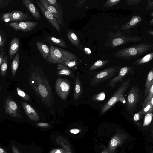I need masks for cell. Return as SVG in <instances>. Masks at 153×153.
Masks as SVG:
<instances>
[{
	"label": "cell",
	"instance_id": "cell-1",
	"mask_svg": "<svg viewBox=\"0 0 153 153\" xmlns=\"http://www.w3.org/2000/svg\"><path fill=\"white\" fill-rule=\"evenodd\" d=\"M28 71L29 85L43 104L52 107L54 105L55 98L48 78L40 67L31 63Z\"/></svg>",
	"mask_w": 153,
	"mask_h": 153
},
{
	"label": "cell",
	"instance_id": "cell-2",
	"mask_svg": "<svg viewBox=\"0 0 153 153\" xmlns=\"http://www.w3.org/2000/svg\"><path fill=\"white\" fill-rule=\"evenodd\" d=\"M153 49L152 43H143L120 50L114 52L113 55L116 58L130 60L145 53Z\"/></svg>",
	"mask_w": 153,
	"mask_h": 153
},
{
	"label": "cell",
	"instance_id": "cell-3",
	"mask_svg": "<svg viewBox=\"0 0 153 153\" xmlns=\"http://www.w3.org/2000/svg\"><path fill=\"white\" fill-rule=\"evenodd\" d=\"M106 35L108 36L107 39L105 43V45L111 49L128 42H138L144 40L139 36L121 32L120 30L114 32L109 31Z\"/></svg>",
	"mask_w": 153,
	"mask_h": 153
},
{
	"label": "cell",
	"instance_id": "cell-4",
	"mask_svg": "<svg viewBox=\"0 0 153 153\" xmlns=\"http://www.w3.org/2000/svg\"><path fill=\"white\" fill-rule=\"evenodd\" d=\"M131 84V79L128 78L119 86L116 91L102 106L100 114L103 115L112 108L118 101L122 99L129 88Z\"/></svg>",
	"mask_w": 153,
	"mask_h": 153
},
{
	"label": "cell",
	"instance_id": "cell-5",
	"mask_svg": "<svg viewBox=\"0 0 153 153\" xmlns=\"http://www.w3.org/2000/svg\"><path fill=\"white\" fill-rule=\"evenodd\" d=\"M50 53L48 61L52 63H59L71 60H78L76 56L71 52L56 47L50 46Z\"/></svg>",
	"mask_w": 153,
	"mask_h": 153
},
{
	"label": "cell",
	"instance_id": "cell-6",
	"mask_svg": "<svg viewBox=\"0 0 153 153\" xmlns=\"http://www.w3.org/2000/svg\"><path fill=\"white\" fill-rule=\"evenodd\" d=\"M143 92L137 85L132 86L126 98V107L129 114L132 116L137 111V105L142 100Z\"/></svg>",
	"mask_w": 153,
	"mask_h": 153
},
{
	"label": "cell",
	"instance_id": "cell-7",
	"mask_svg": "<svg viewBox=\"0 0 153 153\" xmlns=\"http://www.w3.org/2000/svg\"><path fill=\"white\" fill-rule=\"evenodd\" d=\"M120 68L118 66L109 67L104 70L95 72V75L90 80L91 87L98 86L102 82L113 78Z\"/></svg>",
	"mask_w": 153,
	"mask_h": 153
},
{
	"label": "cell",
	"instance_id": "cell-8",
	"mask_svg": "<svg viewBox=\"0 0 153 153\" xmlns=\"http://www.w3.org/2000/svg\"><path fill=\"white\" fill-rule=\"evenodd\" d=\"M134 69V67L130 66L120 67L117 75L109 81L106 85L111 86L112 88H114L117 84L123 81L127 77L128 78L129 76L134 75L135 73Z\"/></svg>",
	"mask_w": 153,
	"mask_h": 153
},
{
	"label": "cell",
	"instance_id": "cell-9",
	"mask_svg": "<svg viewBox=\"0 0 153 153\" xmlns=\"http://www.w3.org/2000/svg\"><path fill=\"white\" fill-rule=\"evenodd\" d=\"M71 83L67 79L58 77L55 85L56 91L61 98L66 100L71 90Z\"/></svg>",
	"mask_w": 153,
	"mask_h": 153
},
{
	"label": "cell",
	"instance_id": "cell-10",
	"mask_svg": "<svg viewBox=\"0 0 153 153\" xmlns=\"http://www.w3.org/2000/svg\"><path fill=\"white\" fill-rule=\"evenodd\" d=\"M4 109L6 113L11 116L21 118L22 116L17 104L10 96H7L6 99Z\"/></svg>",
	"mask_w": 153,
	"mask_h": 153
},
{
	"label": "cell",
	"instance_id": "cell-11",
	"mask_svg": "<svg viewBox=\"0 0 153 153\" xmlns=\"http://www.w3.org/2000/svg\"><path fill=\"white\" fill-rule=\"evenodd\" d=\"M38 22L35 21L13 22L9 26L16 30H20L23 32L30 31L37 25Z\"/></svg>",
	"mask_w": 153,
	"mask_h": 153
},
{
	"label": "cell",
	"instance_id": "cell-12",
	"mask_svg": "<svg viewBox=\"0 0 153 153\" xmlns=\"http://www.w3.org/2000/svg\"><path fill=\"white\" fill-rule=\"evenodd\" d=\"M41 4L47 10L51 13L56 18L62 27L64 25L62 9L56 8L47 3L44 0L39 1Z\"/></svg>",
	"mask_w": 153,
	"mask_h": 153
},
{
	"label": "cell",
	"instance_id": "cell-13",
	"mask_svg": "<svg viewBox=\"0 0 153 153\" xmlns=\"http://www.w3.org/2000/svg\"><path fill=\"white\" fill-rule=\"evenodd\" d=\"M36 2L44 16L48 20L51 24L56 30L59 32H60L61 29L60 25L53 15L45 9L41 4L39 1L37 0H36Z\"/></svg>",
	"mask_w": 153,
	"mask_h": 153
},
{
	"label": "cell",
	"instance_id": "cell-14",
	"mask_svg": "<svg viewBox=\"0 0 153 153\" xmlns=\"http://www.w3.org/2000/svg\"><path fill=\"white\" fill-rule=\"evenodd\" d=\"M22 107L26 114L31 120L34 121H38L40 117L38 113L30 104L24 102H21Z\"/></svg>",
	"mask_w": 153,
	"mask_h": 153
},
{
	"label": "cell",
	"instance_id": "cell-15",
	"mask_svg": "<svg viewBox=\"0 0 153 153\" xmlns=\"http://www.w3.org/2000/svg\"><path fill=\"white\" fill-rule=\"evenodd\" d=\"M24 5L36 20H41V16L38 8L31 0H22Z\"/></svg>",
	"mask_w": 153,
	"mask_h": 153
},
{
	"label": "cell",
	"instance_id": "cell-16",
	"mask_svg": "<svg viewBox=\"0 0 153 153\" xmlns=\"http://www.w3.org/2000/svg\"><path fill=\"white\" fill-rule=\"evenodd\" d=\"M56 73L58 76H68L72 78L75 80L76 77L72 70L62 63H58L57 66Z\"/></svg>",
	"mask_w": 153,
	"mask_h": 153
},
{
	"label": "cell",
	"instance_id": "cell-17",
	"mask_svg": "<svg viewBox=\"0 0 153 153\" xmlns=\"http://www.w3.org/2000/svg\"><path fill=\"white\" fill-rule=\"evenodd\" d=\"M75 80L73 98L74 101H76L81 97L83 93V88L79 72L77 73Z\"/></svg>",
	"mask_w": 153,
	"mask_h": 153
},
{
	"label": "cell",
	"instance_id": "cell-18",
	"mask_svg": "<svg viewBox=\"0 0 153 153\" xmlns=\"http://www.w3.org/2000/svg\"><path fill=\"white\" fill-rule=\"evenodd\" d=\"M142 20V18L140 16H133L128 22L122 25L121 29L122 30L130 29L137 26Z\"/></svg>",
	"mask_w": 153,
	"mask_h": 153
},
{
	"label": "cell",
	"instance_id": "cell-19",
	"mask_svg": "<svg viewBox=\"0 0 153 153\" xmlns=\"http://www.w3.org/2000/svg\"><path fill=\"white\" fill-rule=\"evenodd\" d=\"M10 12L11 22L24 20L30 17L28 14L20 10L13 11Z\"/></svg>",
	"mask_w": 153,
	"mask_h": 153
},
{
	"label": "cell",
	"instance_id": "cell-20",
	"mask_svg": "<svg viewBox=\"0 0 153 153\" xmlns=\"http://www.w3.org/2000/svg\"><path fill=\"white\" fill-rule=\"evenodd\" d=\"M153 111V97L145 99L140 111L142 114L146 115L152 113Z\"/></svg>",
	"mask_w": 153,
	"mask_h": 153
},
{
	"label": "cell",
	"instance_id": "cell-21",
	"mask_svg": "<svg viewBox=\"0 0 153 153\" xmlns=\"http://www.w3.org/2000/svg\"><path fill=\"white\" fill-rule=\"evenodd\" d=\"M37 49L43 57L48 61L50 53V48L47 45L41 41L36 42Z\"/></svg>",
	"mask_w": 153,
	"mask_h": 153
},
{
	"label": "cell",
	"instance_id": "cell-22",
	"mask_svg": "<svg viewBox=\"0 0 153 153\" xmlns=\"http://www.w3.org/2000/svg\"><path fill=\"white\" fill-rule=\"evenodd\" d=\"M19 44V40L18 38L14 37L11 41L9 50V56L10 59H12L17 53Z\"/></svg>",
	"mask_w": 153,
	"mask_h": 153
},
{
	"label": "cell",
	"instance_id": "cell-23",
	"mask_svg": "<svg viewBox=\"0 0 153 153\" xmlns=\"http://www.w3.org/2000/svg\"><path fill=\"white\" fill-rule=\"evenodd\" d=\"M67 36L69 41L73 45L82 49L83 46L80 44L78 36L74 31H69L67 33Z\"/></svg>",
	"mask_w": 153,
	"mask_h": 153
},
{
	"label": "cell",
	"instance_id": "cell-24",
	"mask_svg": "<svg viewBox=\"0 0 153 153\" xmlns=\"http://www.w3.org/2000/svg\"><path fill=\"white\" fill-rule=\"evenodd\" d=\"M45 39L46 42L51 43L63 48H67L66 44L62 39L48 36Z\"/></svg>",
	"mask_w": 153,
	"mask_h": 153
},
{
	"label": "cell",
	"instance_id": "cell-25",
	"mask_svg": "<svg viewBox=\"0 0 153 153\" xmlns=\"http://www.w3.org/2000/svg\"><path fill=\"white\" fill-rule=\"evenodd\" d=\"M20 61V54L19 52H17L13 60L11 65V72L13 76H14L18 68Z\"/></svg>",
	"mask_w": 153,
	"mask_h": 153
},
{
	"label": "cell",
	"instance_id": "cell-26",
	"mask_svg": "<svg viewBox=\"0 0 153 153\" xmlns=\"http://www.w3.org/2000/svg\"><path fill=\"white\" fill-rule=\"evenodd\" d=\"M153 58V53L152 52L143 57L136 59L134 62V65L137 66L143 65L151 60Z\"/></svg>",
	"mask_w": 153,
	"mask_h": 153
},
{
	"label": "cell",
	"instance_id": "cell-27",
	"mask_svg": "<svg viewBox=\"0 0 153 153\" xmlns=\"http://www.w3.org/2000/svg\"><path fill=\"white\" fill-rule=\"evenodd\" d=\"M57 143L61 146L65 151V153H72L69 144L64 138L59 137L56 139Z\"/></svg>",
	"mask_w": 153,
	"mask_h": 153
},
{
	"label": "cell",
	"instance_id": "cell-28",
	"mask_svg": "<svg viewBox=\"0 0 153 153\" xmlns=\"http://www.w3.org/2000/svg\"><path fill=\"white\" fill-rule=\"evenodd\" d=\"M109 62V61L108 60H98L89 67V70L91 71L100 68L104 66Z\"/></svg>",
	"mask_w": 153,
	"mask_h": 153
},
{
	"label": "cell",
	"instance_id": "cell-29",
	"mask_svg": "<svg viewBox=\"0 0 153 153\" xmlns=\"http://www.w3.org/2000/svg\"><path fill=\"white\" fill-rule=\"evenodd\" d=\"M8 58L7 56H4L0 67V74L2 76H5L7 74L8 68Z\"/></svg>",
	"mask_w": 153,
	"mask_h": 153
},
{
	"label": "cell",
	"instance_id": "cell-30",
	"mask_svg": "<svg viewBox=\"0 0 153 153\" xmlns=\"http://www.w3.org/2000/svg\"><path fill=\"white\" fill-rule=\"evenodd\" d=\"M61 63L69 68L75 72L77 69V67L79 64V62L78 61V60H71Z\"/></svg>",
	"mask_w": 153,
	"mask_h": 153
},
{
	"label": "cell",
	"instance_id": "cell-31",
	"mask_svg": "<svg viewBox=\"0 0 153 153\" xmlns=\"http://www.w3.org/2000/svg\"><path fill=\"white\" fill-rule=\"evenodd\" d=\"M152 84H153V68L148 74L144 86L145 88L144 91L148 90Z\"/></svg>",
	"mask_w": 153,
	"mask_h": 153
},
{
	"label": "cell",
	"instance_id": "cell-32",
	"mask_svg": "<svg viewBox=\"0 0 153 153\" xmlns=\"http://www.w3.org/2000/svg\"><path fill=\"white\" fill-rule=\"evenodd\" d=\"M105 97V92L102 91L94 95L92 97V99L94 101L98 102L104 100Z\"/></svg>",
	"mask_w": 153,
	"mask_h": 153
},
{
	"label": "cell",
	"instance_id": "cell-33",
	"mask_svg": "<svg viewBox=\"0 0 153 153\" xmlns=\"http://www.w3.org/2000/svg\"><path fill=\"white\" fill-rule=\"evenodd\" d=\"M16 90L18 95L26 101H29L30 100V98L29 95L22 91L19 88H16Z\"/></svg>",
	"mask_w": 153,
	"mask_h": 153
},
{
	"label": "cell",
	"instance_id": "cell-34",
	"mask_svg": "<svg viewBox=\"0 0 153 153\" xmlns=\"http://www.w3.org/2000/svg\"><path fill=\"white\" fill-rule=\"evenodd\" d=\"M121 1V0H108L105 2L103 6L107 8L111 7L116 5Z\"/></svg>",
	"mask_w": 153,
	"mask_h": 153
},
{
	"label": "cell",
	"instance_id": "cell-35",
	"mask_svg": "<svg viewBox=\"0 0 153 153\" xmlns=\"http://www.w3.org/2000/svg\"><path fill=\"white\" fill-rule=\"evenodd\" d=\"M48 4L58 9H62L61 5L56 0H44Z\"/></svg>",
	"mask_w": 153,
	"mask_h": 153
},
{
	"label": "cell",
	"instance_id": "cell-36",
	"mask_svg": "<svg viewBox=\"0 0 153 153\" xmlns=\"http://www.w3.org/2000/svg\"><path fill=\"white\" fill-rule=\"evenodd\" d=\"M145 99H150L153 97V84L147 90L144 91Z\"/></svg>",
	"mask_w": 153,
	"mask_h": 153
},
{
	"label": "cell",
	"instance_id": "cell-37",
	"mask_svg": "<svg viewBox=\"0 0 153 153\" xmlns=\"http://www.w3.org/2000/svg\"><path fill=\"white\" fill-rule=\"evenodd\" d=\"M6 36L2 31L0 30V48H3L6 42Z\"/></svg>",
	"mask_w": 153,
	"mask_h": 153
},
{
	"label": "cell",
	"instance_id": "cell-38",
	"mask_svg": "<svg viewBox=\"0 0 153 153\" xmlns=\"http://www.w3.org/2000/svg\"><path fill=\"white\" fill-rule=\"evenodd\" d=\"M152 113L145 115L143 126H147L151 122L152 117Z\"/></svg>",
	"mask_w": 153,
	"mask_h": 153
},
{
	"label": "cell",
	"instance_id": "cell-39",
	"mask_svg": "<svg viewBox=\"0 0 153 153\" xmlns=\"http://www.w3.org/2000/svg\"><path fill=\"white\" fill-rule=\"evenodd\" d=\"M12 0H0V8H4L11 3Z\"/></svg>",
	"mask_w": 153,
	"mask_h": 153
},
{
	"label": "cell",
	"instance_id": "cell-40",
	"mask_svg": "<svg viewBox=\"0 0 153 153\" xmlns=\"http://www.w3.org/2000/svg\"><path fill=\"white\" fill-rule=\"evenodd\" d=\"M1 18L5 22L8 23L11 22L10 12L3 14L1 17Z\"/></svg>",
	"mask_w": 153,
	"mask_h": 153
},
{
	"label": "cell",
	"instance_id": "cell-41",
	"mask_svg": "<svg viewBox=\"0 0 153 153\" xmlns=\"http://www.w3.org/2000/svg\"><path fill=\"white\" fill-rule=\"evenodd\" d=\"M141 1V0H128L126 1V2L128 5L133 6L138 4Z\"/></svg>",
	"mask_w": 153,
	"mask_h": 153
},
{
	"label": "cell",
	"instance_id": "cell-42",
	"mask_svg": "<svg viewBox=\"0 0 153 153\" xmlns=\"http://www.w3.org/2000/svg\"><path fill=\"white\" fill-rule=\"evenodd\" d=\"M49 153H65L64 149L56 148L51 150Z\"/></svg>",
	"mask_w": 153,
	"mask_h": 153
},
{
	"label": "cell",
	"instance_id": "cell-43",
	"mask_svg": "<svg viewBox=\"0 0 153 153\" xmlns=\"http://www.w3.org/2000/svg\"><path fill=\"white\" fill-rule=\"evenodd\" d=\"M153 9V0H148L147 3L145 8L146 10H149Z\"/></svg>",
	"mask_w": 153,
	"mask_h": 153
},
{
	"label": "cell",
	"instance_id": "cell-44",
	"mask_svg": "<svg viewBox=\"0 0 153 153\" xmlns=\"http://www.w3.org/2000/svg\"><path fill=\"white\" fill-rule=\"evenodd\" d=\"M4 54V50L2 48H0V67L2 63Z\"/></svg>",
	"mask_w": 153,
	"mask_h": 153
},
{
	"label": "cell",
	"instance_id": "cell-45",
	"mask_svg": "<svg viewBox=\"0 0 153 153\" xmlns=\"http://www.w3.org/2000/svg\"><path fill=\"white\" fill-rule=\"evenodd\" d=\"M86 1L87 0H79L76 5V6L77 7H81Z\"/></svg>",
	"mask_w": 153,
	"mask_h": 153
},
{
	"label": "cell",
	"instance_id": "cell-46",
	"mask_svg": "<svg viewBox=\"0 0 153 153\" xmlns=\"http://www.w3.org/2000/svg\"><path fill=\"white\" fill-rule=\"evenodd\" d=\"M36 125L38 126L43 127H47L49 126V124L45 122L39 123H36Z\"/></svg>",
	"mask_w": 153,
	"mask_h": 153
},
{
	"label": "cell",
	"instance_id": "cell-47",
	"mask_svg": "<svg viewBox=\"0 0 153 153\" xmlns=\"http://www.w3.org/2000/svg\"><path fill=\"white\" fill-rule=\"evenodd\" d=\"M11 146L13 153H21L18 148L15 145L13 144Z\"/></svg>",
	"mask_w": 153,
	"mask_h": 153
},
{
	"label": "cell",
	"instance_id": "cell-48",
	"mask_svg": "<svg viewBox=\"0 0 153 153\" xmlns=\"http://www.w3.org/2000/svg\"><path fill=\"white\" fill-rule=\"evenodd\" d=\"M69 132L73 134H76L81 131V130L78 128H73L69 130Z\"/></svg>",
	"mask_w": 153,
	"mask_h": 153
},
{
	"label": "cell",
	"instance_id": "cell-49",
	"mask_svg": "<svg viewBox=\"0 0 153 153\" xmlns=\"http://www.w3.org/2000/svg\"><path fill=\"white\" fill-rule=\"evenodd\" d=\"M83 50L88 55H90L91 53V51L90 49L88 48L85 47L84 48Z\"/></svg>",
	"mask_w": 153,
	"mask_h": 153
},
{
	"label": "cell",
	"instance_id": "cell-50",
	"mask_svg": "<svg viewBox=\"0 0 153 153\" xmlns=\"http://www.w3.org/2000/svg\"><path fill=\"white\" fill-rule=\"evenodd\" d=\"M111 143L112 146H115L117 145V142L116 139H113L111 141Z\"/></svg>",
	"mask_w": 153,
	"mask_h": 153
},
{
	"label": "cell",
	"instance_id": "cell-51",
	"mask_svg": "<svg viewBox=\"0 0 153 153\" xmlns=\"http://www.w3.org/2000/svg\"><path fill=\"white\" fill-rule=\"evenodd\" d=\"M0 153H7L4 149L0 147Z\"/></svg>",
	"mask_w": 153,
	"mask_h": 153
},
{
	"label": "cell",
	"instance_id": "cell-52",
	"mask_svg": "<svg viewBox=\"0 0 153 153\" xmlns=\"http://www.w3.org/2000/svg\"><path fill=\"white\" fill-rule=\"evenodd\" d=\"M147 32L148 33L152 35V36L153 35V31L152 30L148 31Z\"/></svg>",
	"mask_w": 153,
	"mask_h": 153
},
{
	"label": "cell",
	"instance_id": "cell-53",
	"mask_svg": "<svg viewBox=\"0 0 153 153\" xmlns=\"http://www.w3.org/2000/svg\"><path fill=\"white\" fill-rule=\"evenodd\" d=\"M150 25L152 26L153 25V19H152L150 22Z\"/></svg>",
	"mask_w": 153,
	"mask_h": 153
},
{
	"label": "cell",
	"instance_id": "cell-54",
	"mask_svg": "<svg viewBox=\"0 0 153 153\" xmlns=\"http://www.w3.org/2000/svg\"><path fill=\"white\" fill-rule=\"evenodd\" d=\"M102 153H108V151L106 150H104L102 152Z\"/></svg>",
	"mask_w": 153,
	"mask_h": 153
},
{
	"label": "cell",
	"instance_id": "cell-55",
	"mask_svg": "<svg viewBox=\"0 0 153 153\" xmlns=\"http://www.w3.org/2000/svg\"><path fill=\"white\" fill-rule=\"evenodd\" d=\"M150 15L152 16H153V12H152L151 13H150Z\"/></svg>",
	"mask_w": 153,
	"mask_h": 153
},
{
	"label": "cell",
	"instance_id": "cell-56",
	"mask_svg": "<svg viewBox=\"0 0 153 153\" xmlns=\"http://www.w3.org/2000/svg\"><path fill=\"white\" fill-rule=\"evenodd\" d=\"M2 88V87L1 85H0V92L1 91Z\"/></svg>",
	"mask_w": 153,
	"mask_h": 153
}]
</instances>
